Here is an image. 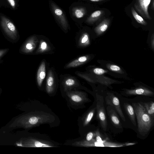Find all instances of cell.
Wrapping results in <instances>:
<instances>
[{"mask_svg":"<svg viewBox=\"0 0 154 154\" xmlns=\"http://www.w3.org/2000/svg\"><path fill=\"white\" fill-rule=\"evenodd\" d=\"M106 104L113 106L124 122L126 119L122 111L119 100L118 98L112 94H108L105 97Z\"/></svg>","mask_w":154,"mask_h":154,"instance_id":"cell-6","label":"cell"},{"mask_svg":"<svg viewBox=\"0 0 154 154\" xmlns=\"http://www.w3.org/2000/svg\"><path fill=\"white\" fill-rule=\"evenodd\" d=\"M95 137V133L92 132H89L86 137V140L90 141L94 139Z\"/></svg>","mask_w":154,"mask_h":154,"instance_id":"cell-29","label":"cell"},{"mask_svg":"<svg viewBox=\"0 0 154 154\" xmlns=\"http://www.w3.org/2000/svg\"><path fill=\"white\" fill-rule=\"evenodd\" d=\"M9 50V49L8 48L0 49V64L3 62V58L8 52Z\"/></svg>","mask_w":154,"mask_h":154,"instance_id":"cell-26","label":"cell"},{"mask_svg":"<svg viewBox=\"0 0 154 154\" xmlns=\"http://www.w3.org/2000/svg\"><path fill=\"white\" fill-rule=\"evenodd\" d=\"M54 81L53 75L51 73H49L46 81V90L48 94L53 92L54 89Z\"/></svg>","mask_w":154,"mask_h":154,"instance_id":"cell-15","label":"cell"},{"mask_svg":"<svg viewBox=\"0 0 154 154\" xmlns=\"http://www.w3.org/2000/svg\"><path fill=\"white\" fill-rule=\"evenodd\" d=\"M96 108H94L89 111L86 116L83 122V125L85 126L90 123L93 117Z\"/></svg>","mask_w":154,"mask_h":154,"instance_id":"cell-22","label":"cell"},{"mask_svg":"<svg viewBox=\"0 0 154 154\" xmlns=\"http://www.w3.org/2000/svg\"><path fill=\"white\" fill-rule=\"evenodd\" d=\"M1 7V6H0V8Z\"/></svg>","mask_w":154,"mask_h":154,"instance_id":"cell-33","label":"cell"},{"mask_svg":"<svg viewBox=\"0 0 154 154\" xmlns=\"http://www.w3.org/2000/svg\"><path fill=\"white\" fill-rule=\"evenodd\" d=\"M46 75L45 64L44 62L42 63L37 71V81L39 87L42 85L43 81Z\"/></svg>","mask_w":154,"mask_h":154,"instance_id":"cell-10","label":"cell"},{"mask_svg":"<svg viewBox=\"0 0 154 154\" xmlns=\"http://www.w3.org/2000/svg\"><path fill=\"white\" fill-rule=\"evenodd\" d=\"M96 109L97 113V118L103 130L106 131L107 123L105 109L104 105L103 97L99 95L96 96Z\"/></svg>","mask_w":154,"mask_h":154,"instance_id":"cell-4","label":"cell"},{"mask_svg":"<svg viewBox=\"0 0 154 154\" xmlns=\"http://www.w3.org/2000/svg\"><path fill=\"white\" fill-rule=\"evenodd\" d=\"M103 12L100 10L94 11L87 18L86 22L90 24L94 23L102 16Z\"/></svg>","mask_w":154,"mask_h":154,"instance_id":"cell-16","label":"cell"},{"mask_svg":"<svg viewBox=\"0 0 154 154\" xmlns=\"http://www.w3.org/2000/svg\"><path fill=\"white\" fill-rule=\"evenodd\" d=\"M124 107L125 112L133 124L136 126V116L134 108L130 104L125 103L124 104Z\"/></svg>","mask_w":154,"mask_h":154,"instance_id":"cell-13","label":"cell"},{"mask_svg":"<svg viewBox=\"0 0 154 154\" xmlns=\"http://www.w3.org/2000/svg\"><path fill=\"white\" fill-rule=\"evenodd\" d=\"M94 73L97 75H101L107 72V71L100 68H97L93 70Z\"/></svg>","mask_w":154,"mask_h":154,"instance_id":"cell-28","label":"cell"},{"mask_svg":"<svg viewBox=\"0 0 154 154\" xmlns=\"http://www.w3.org/2000/svg\"><path fill=\"white\" fill-rule=\"evenodd\" d=\"M37 40L35 36H31L27 38L20 46L19 50L20 54H31L35 49Z\"/></svg>","mask_w":154,"mask_h":154,"instance_id":"cell-5","label":"cell"},{"mask_svg":"<svg viewBox=\"0 0 154 154\" xmlns=\"http://www.w3.org/2000/svg\"><path fill=\"white\" fill-rule=\"evenodd\" d=\"M132 105L137 119L138 132L141 135L145 136L153 125L154 118L147 113L142 103H135Z\"/></svg>","mask_w":154,"mask_h":154,"instance_id":"cell-1","label":"cell"},{"mask_svg":"<svg viewBox=\"0 0 154 154\" xmlns=\"http://www.w3.org/2000/svg\"><path fill=\"white\" fill-rule=\"evenodd\" d=\"M92 2H100L103 1H104L105 0H88Z\"/></svg>","mask_w":154,"mask_h":154,"instance_id":"cell-31","label":"cell"},{"mask_svg":"<svg viewBox=\"0 0 154 154\" xmlns=\"http://www.w3.org/2000/svg\"><path fill=\"white\" fill-rule=\"evenodd\" d=\"M0 27L7 39L13 43L20 38L19 34L13 22L4 14L0 13Z\"/></svg>","mask_w":154,"mask_h":154,"instance_id":"cell-2","label":"cell"},{"mask_svg":"<svg viewBox=\"0 0 154 154\" xmlns=\"http://www.w3.org/2000/svg\"><path fill=\"white\" fill-rule=\"evenodd\" d=\"M107 109L109 118L113 125L117 128H122L121 122L115 110L112 109L109 110Z\"/></svg>","mask_w":154,"mask_h":154,"instance_id":"cell-12","label":"cell"},{"mask_svg":"<svg viewBox=\"0 0 154 154\" xmlns=\"http://www.w3.org/2000/svg\"><path fill=\"white\" fill-rule=\"evenodd\" d=\"M49 3L51 12L56 20L63 29H67L69 24L63 11L53 1L50 0Z\"/></svg>","mask_w":154,"mask_h":154,"instance_id":"cell-3","label":"cell"},{"mask_svg":"<svg viewBox=\"0 0 154 154\" xmlns=\"http://www.w3.org/2000/svg\"><path fill=\"white\" fill-rule=\"evenodd\" d=\"M147 113L152 117L154 118V102L151 101L147 103H142Z\"/></svg>","mask_w":154,"mask_h":154,"instance_id":"cell-20","label":"cell"},{"mask_svg":"<svg viewBox=\"0 0 154 154\" xmlns=\"http://www.w3.org/2000/svg\"><path fill=\"white\" fill-rule=\"evenodd\" d=\"M131 11L137 23L143 25L147 24V22L137 13L133 7L131 8Z\"/></svg>","mask_w":154,"mask_h":154,"instance_id":"cell-21","label":"cell"},{"mask_svg":"<svg viewBox=\"0 0 154 154\" xmlns=\"http://www.w3.org/2000/svg\"><path fill=\"white\" fill-rule=\"evenodd\" d=\"M89 42L88 35L86 33H83L82 35L80 40L81 45H86L88 44Z\"/></svg>","mask_w":154,"mask_h":154,"instance_id":"cell-25","label":"cell"},{"mask_svg":"<svg viewBox=\"0 0 154 154\" xmlns=\"http://www.w3.org/2000/svg\"><path fill=\"white\" fill-rule=\"evenodd\" d=\"M20 0H0V6L13 10H17L19 6Z\"/></svg>","mask_w":154,"mask_h":154,"instance_id":"cell-11","label":"cell"},{"mask_svg":"<svg viewBox=\"0 0 154 154\" xmlns=\"http://www.w3.org/2000/svg\"><path fill=\"white\" fill-rule=\"evenodd\" d=\"M86 13L85 7L82 6H76L72 9V14L74 17L77 19L83 17Z\"/></svg>","mask_w":154,"mask_h":154,"instance_id":"cell-14","label":"cell"},{"mask_svg":"<svg viewBox=\"0 0 154 154\" xmlns=\"http://www.w3.org/2000/svg\"><path fill=\"white\" fill-rule=\"evenodd\" d=\"M109 68L111 70L114 71H118L121 69L119 66L115 65H110L109 66Z\"/></svg>","mask_w":154,"mask_h":154,"instance_id":"cell-30","label":"cell"},{"mask_svg":"<svg viewBox=\"0 0 154 154\" xmlns=\"http://www.w3.org/2000/svg\"><path fill=\"white\" fill-rule=\"evenodd\" d=\"M95 133V137H96V141L97 142L99 143L103 144V142L102 141L101 138V136L100 134L99 130H98V129L97 130Z\"/></svg>","mask_w":154,"mask_h":154,"instance_id":"cell-27","label":"cell"},{"mask_svg":"<svg viewBox=\"0 0 154 154\" xmlns=\"http://www.w3.org/2000/svg\"><path fill=\"white\" fill-rule=\"evenodd\" d=\"M152 8H153V9H154V1H153V2H152Z\"/></svg>","mask_w":154,"mask_h":154,"instance_id":"cell-32","label":"cell"},{"mask_svg":"<svg viewBox=\"0 0 154 154\" xmlns=\"http://www.w3.org/2000/svg\"><path fill=\"white\" fill-rule=\"evenodd\" d=\"M88 60L86 56L80 57L68 63L66 66L67 68L74 67L81 65L85 63Z\"/></svg>","mask_w":154,"mask_h":154,"instance_id":"cell-18","label":"cell"},{"mask_svg":"<svg viewBox=\"0 0 154 154\" xmlns=\"http://www.w3.org/2000/svg\"><path fill=\"white\" fill-rule=\"evenodd\" d=\"M98 142L94 139H93L90 141L83 140L75 142L72 144L73 145L81 146H97Z\"/></svg>","mask_w":154,"mask_h":154,"instance_id":"cell-19","label":"cell"},{"mask_svg":"<svg viewBox=\"0 0 154 154\" xmlns=\"http://www.w3.org/2000/svg\"><path fill=\"white\" fill-rule=\"evenodd\" d=\"M152 0H136L134 8L141 16L146 19H151L148 11V8Z\"/></svg>","mask_w":154,"mask_h":154,"instance_id":"cell-7","label":"cell"},{"mask_svg":"<svg viewBox=\"0 0 154 154\" xmlns=\"http://www.w3.org/2000/svg\"><path fill=\"white\" fill-rule=\"evenodd\" d=\"M49 47L47 43L42 40L40 42L39 48L36 51L37 53H42L47 51L49 49Z\"/></svg>","mask_w":154,"mask_h":154,"instance_id":"cell-23","label":"cell"},{"mask_svg":"<svg viewBox=\"0 0 154 154\" xmlns=\"http://www.w3.org/2000/svg\"><path fill=\"white\" fill-rule=\"evenodd\" d=\"M67 94L71 102L75 105H80L88 100L86 94L82 92H69L67 93Z\"/></svg>","mask_w":154,"mask_h":154,"instance_id":"cell-8","label":"cell"},{"mask_svg":"<svg viewBox=\"0 0 154 154\" xmlns=\"http://www.w3.org/2000/svg\"><path fill=\"white\" fill-rule=\"evenodd\" d=\"M126 93L129 95H139L148 96L154 95V93L153 92L147 89L143 88L127 90Z\"/></svg>","mask_w":154,"mask_h":154,"instance_id":"cell-9","label":"cell"},{"mask_svg":"<svg viewBox=\"0 0 154 154\" xmlns=\"http://www.w3.org/2000/svg\"><path fill=\"white\" fill-rule=\"evenodd\" d=\"M65 90H66L69 88L73 87L76 84L75 80L72 78H69L66 80L65 82Z\"/></svg>","mask_w":154,"mask_h":154,"instance_id":"cell-24","label":"cell"},{"mask_svg":"<svg viewBox=\"0 0 154 154\" xmlns=\"http://www.w3.org/2000/svg\"><path fill=\"white\" fill-rule=\"evenodd\" d=\"M110 22L109 19L107 18L103 20L95 28L96 32L98 34H100L105 31L108 28Z\"/></svg>","mask_w":154,"mask_h":154,"instance_id":"cell-17","label":"cell"}]
</instances>
